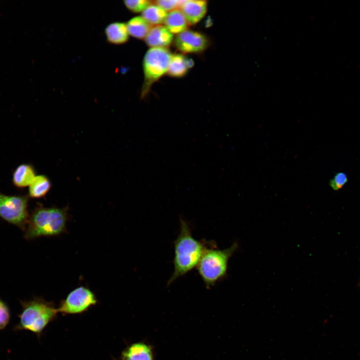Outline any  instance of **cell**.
<instances>
[{"label":"cell","mask_w":360,"mask_h":360,"mask_svg":"<svg viewBox=\"0 0 360 360\" xmlns=\"http://www.w3.org/2000/svg\"><path fill=\"white\" fill-rule=\"evenodd\" d=\"M174 245V271L168 285L196 268L208 248L205 241L198 240L193 236L190 225L182 218L180 220V232Z\"/></svg>","instance_id":"obj_1"},{"label":"cell","mask_w":360,"mask_h":360,"mask_svg":"<svg viewBox=\"0 0 360 360\" xmlns=\"http://www.w3.org/2000/svg\"><path fill=\"white\" fill-rule=\"evenodd\" d=\"M68 220L67 208L40 207L33 212L30 220L26 236H53L66 230Z\"/></svg>","instance_id":"obj_2"},{"label":"cell","mask_w":360,"mask_h":360,"mask_svg":"<svg viewBox=\"0 0 360 360\" xmlns=\"http://www.w3.org/2000/svg\"><path fill=\"white\" fill-rule=\"evenodd\" d=\"M237 248L238 244L234 242L225 249L206 250L196 268L206 288H210L226 276L229 260Z\"/></svg>","instance_id":"obj_3"},{"label":"cell","mask_w":360,"mask_h":360,"mask_svg":"<svg viewBox=\"0 0 360 360\" xmlns=\"http://www.w3.org/2000/svg\"><path fill=\"white\" fill-rule=\"evenodd\" d=\"M58 313V308L52 302L36 300L28 303L20 316L23 328L40 334Z\"/></svg>","instance_id":"obj_4"},{"label":"cell","mask_w":360,"mask_h":360,"mask_svg":"<svg viewBox=\"0 0 360 360\" xmlns=\"http://www.w3.org/2000/svg\"><path fill=\"white\" fill-rule=\"evenodd\" d=\"M172 55L166 48H152L146 52L143 62L144 82L142 97H144L152 84L166 73Z\"/></svg>","instance_id":"obj_5"},{"label":"cell","mask_w":360,"mask_h":360,"mask_svg":"<svg viewBox=\"0 0 360 360\" xmlns=\"http://www.w3.org/2000/svg\"><path fill=\"white\" fill-rule=\"evenodd\" d=\"M98 302L95 294L88 288L80 286L71 291L58 308L63 315L83 313Z\"/></svg>","instance_id":"obj_6"},{"label":"cell","mask_w":360,"mask_h":360,"mask_svg":"<svg viewBox=\"0 0 360 360\" xmlns=\"http://www.w3.org/2000/svg\"><path fill=\"white\" fill-rule=\"evenodd\" d=\"M28 198L0 193V216L7 222L21 226L26 220Z\"/></svg>","instance_id":"obj_7"},{"label":"cell","mask_w":360,"mask_h":360,"mask_svg":"<svg viewBox=\"0 0 360 360\" xmlns=\"http://www.w3.org/2000/svg\"><path fill=\"white\" fill-rule=\"evenodd\" d=\"M174 44L176 48L184 53H196L204 50L208 46V40L203 34L186 30L176 36Z\"/></svg>","instance_id":"obj_8"},{"label":"cell","mask_w":360,"mask_h":360,"mask_svg":"<svg viewBox=\"0 0 360 360\" xmlns=\"http://www.w3.org/2000/svg\"><path fill=\"white\" fill-rule=\"evenodd\" d=\"M173 40V34L164 26L157 25L150 28L145 38L146 44L152 48H166Z\"/></svg>","instance_id":"obj_9"},{"label":"cell","mask_w":360,"mask_h":360,"mask_svg":"<svg viewBox=\"0 0 360 360\" xmlns=\"http://www.w3.org/2000/svg\"><path fill=\"white\" fill-rule=\"evenodd\" d=\"M181 11L190 24H196L204 16L207 10L206 0H184Z\"/></svg>","instance_id":"obj_10"},{"label":"cell","mask_w":360,"mask_h":360,"mask_svg":"<svg viewBox=\"0 0 360 360\" xmlns=\"http://www.w3.org/2000/svg\"><path fill=\"white\" fill-rule=\"evenodd\" d=\"M108 42L114 44H121L128 39L126 24L121 22H114L108 25L104 30Z\"/></svg>","instance_id":"obj_11"},{"label":"cell","mask_w":360,"mask_h":360,"mask_svg":"<svg viewBox=\"0 0 360 360\" xmlns=\"http://www.w3.org/2000/svg\"><path fill=\"white\" fill-rule=\"evenodd\" d=\"M122 360H152L150 348L142 342L134 343L126 348L122 354Z\"/></svg>","instance_id":"obj_12"},{"label":"cell","mask_w":360,"mask_h":360,"mask_svg":"<svg viewBox=\"0 0 360 360\" xmlns=\"http://www.w3.org/2000/svg\"><path fill=\"white\" fill-rule=\"evenodd\" d=\"M164 23L166 27L171 33L178 34L186 30L190 24L179 9L170 12Z\"/></svg>","instance_id":"obj_13"},{"label":"cell","mask_w":360,"mask_h":360,"mask_svg":"<svg viewBox=\"0 0 360 360\" xmlns=\"http://www.w3.org/2000/svg\"><path fill=\"white\" fill-rule=\"evenodd\" d=\"M194 64L192 59H188L182 54H174L170 58L168 74L172 76H182Z\"/></svg>","instance_id":"obj_14"},{"label":"cell","mask_w":360,"mask_h":360,"mask_svg":"<svg viewBox=\"0 0 360 360\" xmlns=\"http://www.w3.org/2000/svg\"><path fill=\"white\" fill-rule=\"evenodd\" d=\"M35 177V172L31 165L22 164L14 171L12 182L18 188H24L30 186Z\"/></svg>","instance_id":"obj_15"},{"label":"cell","mask_w":360,"mask_h":360,"mask_svg":"<svg viewBox=\"0 0 360 360\" xmlns=\"http://www.w3.org/2000/svg\"><path fill=\"white\" fill-rule=\"evenodd\" d=\"M128 34L138 38H145L150 29V24L142 16L131 18L126 24Z\"/></svg>","instance_id":"obj_16"},{"label":"cell","mask_w":360,"mask_h":360,"mask_svg":"<svg viewBox=\"0 0 360 360\" xmlns=\"http://www.w3.org/2000/svg\"><path fill=\"white\" fill-rule=\"evenodd\" d=\"M51 184L48 178L44 175H39L30 185L29 195L33 198L44 196L50 188Z\"/></svg>","instance_id":"obj_17"},{"label":"cell","mask_w":360,"mask_h":360,"mask_svg":"<svg viewBox=\"0 0 360 360\" xmlns=\"http://www.w3.org/2000/svg\"><path fill=\"white\" fill-rule=\"evenodd\" d=\"M166 11L156 5L150 4L142 13V17L150 24L160 25L164 22Z\"/></svg>","instance_id":"obj_18"},{"label":"cell","mask_w":360,"mask_h":360,"mask_svg":"<svg viewBox=\"0 0 360 360\" xmlns=\"http://www.w3.org/2000/svg\"><path fill=\"white\" fill-rule=\"evenodd\" d=\"M152 2L146 0H124V4L126 8L134 12H143Z\"/></svg>","instance_id":"obj_19"},{"label":"cell","mask_w":360,"mask_h":360,"mask_svg":"<svg viewBox=\"0 0 360 360\" xmlns=\"http://www.w3.org/2000/svg\"><path fill=\"white\" fill-rule=\"evenodd\" d=\"M348 178L344 172L336 173L330 181V186L334 190H338L348 182Z\"/></svg>","instance_id":"obj_20"},{"label":"cell","mask_w":360,"mask_h":360,"mask_svg":"<svg viewBox=\"0 0 360 360\" xmlns=\"http://www.w3.org/2000/svg\"><path fill=\"white\" fill-rule=\"evenodd\" d=\"M165 11H172L181 8L184 0H159L152 2Z\"/></svg>","instance_id":"obj_21"},{"label":"cell","mask_w":360,"mask_h":360,"mask_svg":"<svg viewBox=\"0 0 360 360\" xmlns=\"http://www.w3.org/2000/svg\"><path fill=\"white\" fill-rule=\"evenodd\" d=\"M9 312L6 305L0 300V329L4 328L9 320Z\"/></svg>","instance_id":"obj_22"}]
</instances>
